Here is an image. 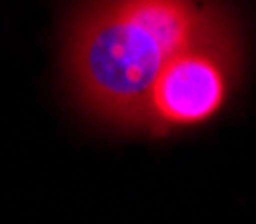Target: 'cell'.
I'll use <instances>...</instances> for the list:
<instances>
[{"instance_id": "1", "label": "cell", "mask_w": 256, "mask_h": 224, "mask_svg": "<svg viewBox=\"0 0 256 224\" xmlns=\"http://www.w3.org/2000/svg\"><path fill=\"white\" fill-rule=\"evenodd\" d=\"M235 32L214 0H86L67 32V78L86 115L144 134V99L184 48Z\"/></svg>"}, {"instance_id": "2", "label": "cell", "mask_w": 256, "mask_h": 224, "mask_svg": "<svg viewBox=\"0 0 256 224\" xmlns=\"http://www.w3.org/2000/svg\"><path fill=\"white\" fill-rule=\"evenodd\" d=\"M240 78L238 35H219L176 54L144 99V134L168 136L192 131L219 118Z\"/></svg>"}]
</instances>
